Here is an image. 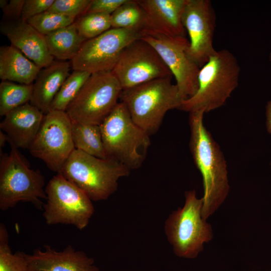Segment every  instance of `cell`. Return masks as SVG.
<instances>
[{
	"label": "cell",
	"mask_w": 271,
	"mask_h": 271,
	"mask_svg": "<svg viewBox=\"0 0 271 271\" xmlns=\"http://www.w3.org/2000/svg\"><path fill=\"white\" fill-rule=\"evenodd\" d=\"M190 148L203 178L204 196L202 217L206 220L224 201L229 192L224 156L203 123L204 112H189Z\"/></svg>",
	"instance_id": "obj_1"
},
{
	"label": "cell",
	"mask_w": 271,
	"mask_h": 271,
	"mask_svg": "<svg viewBox=\"0 0 271 271\" xmlns=\"http://www.w3.org/2000/svg\"><path fill=\"white\" fill-rule=\"evenodd\" d=\"M99 125L106 158L130 170L139 168L151 144L150 136L132 120L124 104L118 102Z\"/></svg>",
	"instance_id": "obj_4"
},
{
	"label": "cell",
	"mask_w": 271,
	"mask_h": 271,
	"mask_svg": "<svg viewBox=\"0 0 271 271\" xmlns=\"http://www.w3.org/2000/svg\"><path fill=\"white\" fill-rule=\"evenodd\" d=\"M144 11L147 30L172 37H186L182 15L187 0H137Z\"/></svg>",
	"instance_id": "obj_17"
},
{
	"label": "cell",
	"mask_w": 271,
	"mask_h": 271,
	"mask_svg": "<svg viewBox=\"0 0 271 271\" xmlns=\"http://www.w3.org/2000/svg\"><path fill=\"white\" fill-rule=\"evenodd\" d=\"M269 59H270V60L271 61V53H270V54L269 55Z\"/></svg>",
	"instance_id": "obj_35"
},
{
	"label": "cell",
	"mask_w": 271,
	"mask_h": 271,
	"mask_svg": "<svg viewBox=\"0 0 271 271\" xmlns=\"http://www.w3.org/2000/svg\"><path fill=\"white\" fill-rule=\"evenodd\" d=\"M122 91L112 71L91 74L66 112L73 122L99 125L118 104Z\"/></svg>",
	"instance_id": "obj_8"
},
{
	"label": "cell",
	"mask_w": 271,
	"mask_h": 271,
	"mask_svg": "<svg viewBox=\"0 0 271 271\" xmlns=\"http://www.w3.org/2000/svg\"><path fill=\"white\" fill-rule=\"evenodd\" d=\"M79 34L85 40L96 37L111 28L110 15L86 13L75 21Z\"/></svg>",
	"instance_id": "obj_26"
},
{
	"label": "cell",
	"mask_w": 271,
	"mask_h": 271,
	"mask_svg": "<svg viewBox=\"0 0 271 271\" xmlns=\"http://www.w3.org/2000/svg\"><path fill=\"white\" fill-rule=\"evenodd\" d=\"M43 216L48 225H73L80 230L88 224L94 212L92 200L60 174L48 183Z\"/></svg>",
	"instance_id": "obj_9"
},
{
	"label": "cell",
	"mask_w": 271,
	"mask_h": 271,
	"mask_svg": "<svg viewBox=\"0 0 271 271\" xmlns=\"http://www.w3.org/2000/svg\"><path fill=\"white\" fill-rule=\"evenodd\" d=\"M9 137L3 130L0 131V148L1 150L3 148L6 142H8Z\"/></svg>",
	"instance_id": "obj_34"
},
{
	"label": "cell",
	"mask_w": 271,
	"mask_h": 271,
	"mask_svg": "<svg viewBox=\"0 0 271 271\" xmlns=\"http://www.w3.org/2000/svg\"><path fill=\"white\" fill-rule=\"evenodd\" d=\"M41 69L12 45L0 48V78L20 84H33Z\"/></svg>",
	"instance_id": "obj_20"
},
{
	"label": "cell",
	"mask_w": 271,
	"mask_h": 271,
	"mask_svg": "<svg viewBox=\"0 0 271 271\" xmlns=\"http://www.w3.org/2000/svg\"><path fill=\"white\" fill-rule=\"evenodd\" d=\"M33 90V84L2 81L0 84V115L5 116L12 110L30 102Z\"/></svg>",
	"instance_id": "obj_24"
},
{
	"label": "cell",
	"mask_w": 271,
	"mask_h": 271,
	"mask_svg": "<svg viewBox=\"0 0 271 271\" xmlns=\"http://www.w3.org/2000/svg\"><path fill=\"white\" fill-rule=\"evenodd\" d=\"M75 19L45 12L30 18L27 22L41 34L46 36L73 24Z\"/></svg>",
	"instance_id": "obj_28"
},
{
	"label": "cell",
	"mask_w": 271,
	"mask_h": 271,
	"mask_svg": "<svg viewBox=\"0 0 271 271\" xmlns=\"http://www.w3.org/2000/svg\"><path fill=\"white\" fill-rule=\"evenodd\" d=\"M157 51L174 76L180 96L184 100L193 96L198 88L200 68L188 57L189 40L186 37H172L149 30L141 38Z\"/></svg>",
	"instance_id": "obj_12"
},
{
	"label": "cell",
	"mask_w": 271,
	"mask_h": 271,
	"mask_svg": "<svg viewBox=\"0 0 271 271\" xmlns=\"http://www.w3.org/2000/svg\"><path fill=\"white\" fill-rule=\"evenodd\" d=\"M25 256L29 271H99L93 258L71 245L61 251L45 245Z\"/></svg>",
	"instance_id": "obj_16"
},
{
	"label": "cell",
	"mask_w": 271,
	"mask_h": 271,
	"mask_svg": "<svg viewBox=\"0 0 271 271\" xmlns=\"http://www.w3.org/2000/svg\"><path fill=\"white\" fill-rule=\"evenodd\" d=\"M72 121L66 111L50 110L44 115L40 129L29 150L51 171L60 173L75 149L72 137Z\"/></svg>",
	"instance_id": "obj_10"
},
{
	"label": "cell",
	"mask_w": 271,
	"mask_h": 271,
	"mask_svg": "<svg viewBox=\"0 0 271 271\" xmlns=\"http://www.w3.org/2000/svg\"><path fill=\"white\" fill-rule=\"evenodd\" d=\"M203 199L194 190L185 193L182 208L173 212L167 219L165 230L174 253L178 256L193 258L203 249V244L212 237L210 225L202 217Z\"/></svg>",
	"instance_id": "obj_7"
},
{
	"label": "cell",
	"mask_w": 271,
	"mask_h": 271,
	"mask_svg": "<svg viewBox=\"0 0 271 271\" xmlns=\"http://www.w3.org/2000/svg\"><path fill=\"white\" fill-rule=\"evenodd\" d=\"M9 154L1 152L0 209L5 211L19 202H31L41 209V199H47L45 178L39 170H34L19 152L18 148L8 139Z\"/></svg>",
	"instance_id": "obj_6"
},
{
	"label": "cell",
	"mask_w": 271,
	"mask_h": 271,
	"mask_svg": "<svg viewBox=\"0 0 271 271\" xmlns=\"http://www.w3.org/2000/svg\"><path fill=\"white\" fill-rule=\"evenodd\" d=\"M1 31L16 47L41 69L51 65L54 58L50 54L45 36L27 21L21 19L1 23Z\"/></svg>",
	"instance_id": "obj_15"
},
{
	"label": "cell",
	"mask_w": 271,
	"mask_h": 271,
	"mask_svg": "<svg viewBox=\"0 0 271 271\" xmlns=\"http://www.w3.org/2000/svg\"><path fill=\"white\" fill-rule=\"evenodd\" d=\"M44 114L31 103L8 113L0 127L17 148L29 149L42 124Z\"/></svg>",
	"instance_id": "obj_18"
},
{
	"label": "cell",
	"mask_w": 271,
	"mask_h": 271,
	"mask_svg": "<svg viewBox=\"0 0 271 271\" xmlns=\"http://www.w3.org/2000/svg\"><path fill=\"white\" fill-rule=\"evenodd\" d=\"M130 170L108 158L101 159L75 149L60 174L84 192L92 201L107 199L117 189L118 180Z\"/></svg>",
	"instance_id": "obj_5"
},
{
	"label": "cell",
	"mask_w": 271,
	"mask_h": 271,
	"mask_svg": "<svg viewBox=\"0 0 271 271\" xmlns=\"http://www.w3.org/2000/svg\"><path fill=\"white\" fill-rule=\"evenodd\" d=\"M265 114L267 130L269 133L271 134V99L267 103L266 105Z\"/></svg>",
	"instance_id": "obj_33"
},
{
	"label": "cell",
	"mask_w": 271,
	"mask_h": 271,
	"mask_svg": "<svg viewBox=\"0 0 271 271\" xmlns=\"http://www.w3.org/2000/svg\"><path fill=\"white\" fill-rule=\"evenodd\" d=\"M9 235L6 227L0 225V271H29L23 252L13 253L9 245Z\"/></svg>",
	"instance_id": "obj_27"
},
{
	"label": "cell",
	"mask_w": 271,
	"mask_h": 271,
	"mask_svg": "<svg viewBox=\"0 0 271 271\" xmlns=\"http://www.w3.org/2000/svg\"><path fill=\"white\" fill-rule=\"evenodd\" d=\"M72 137L75 149L101 159H105L100 125L72 121Z\"/></svg>",
	"instance_id": "obj_22"
},
{
	"label": "cell",
	"mask_w": 271,
	"mask_h": 271,
	"mask_svg": "<svg viewBox=\"0 0 271 271\" xmlns=\"http://www.w3.org/2000/svg\"><path fill=\"white\" fill-rule=\"evenodd\" d=\"M111 28L135 29L144 31L148 29L145 13L137 0H127L110 15Z\"/></svg>",
	"instance_id": "obj_23"
},
{
	"label": "cell",
	"mask_w": 271,
	"mask_h": 271,
	"mask_svg": "<svg viewBox=\"0 0 271 271\" xmlns=\"http://www.w3.org/2000/svg\"><path fill=\"white\" fill-rule=\"evenodd\" d=\"M127 1V0H91L86 13H99L111 15Z\"/></svg>",
	"instance_id": "obj_31"
},
{
	"label": "cell",
	"mask_w": 271,
	"mask_h": 271,
	"mask_svg": "<svg viewBox=\"0 0 271 271\" xmlns=\"http://www.w3.org/2000/svg\"><path fill=\"white\" fill-rule=\"evenodd\" d=\"M25 0H1L0 7L8 20L21 19Z\"/></svg>",
	"instance_id": "obj_32"
},
{
	"label": "cell",
	"mask_w": 271,
	"mask_h": 271,
	"mask_svg": "<svg viewBox=\"0 0 271 271\" xmlns=\"http://www.w3.org/2000/svg\"><path fill=\"white\" fill-rule=\"evenodd\" d=\"M91 0H55L47 11L76 18L85 14Z\"/></svg>",
	"instance_id": "obj_29"
},
{
	"label": "cell",
	"mask_w": 271,
	"mask_h": 271,
	"mask_svg": "<svg viewBox=\"0 0 271 271\" xmlns=\"http://www.w3.org/2000/svg\"><path fill=\"white\" fill-rule=\"evenodd\" d=\"M143 31L111 28L86 40L71 60L73 70L93 74L112 71L125 48L142 37Z\"/></svg>",
	"instance_id": "obj_11"
},
{
	"label": "cell",
	"mask_w": 271,
	"mask_h": 271,
	"mask_svg": "<svg viewBox=\"0 0 271 271\" xmlns=\"http://www.w3.org/2000/svg\"><path fill=\"white\" fill-rule=\"evenodd\" d=\"M90 75L85 71L73 70L66 79L55 97L51 110L66 111Z\"/></svg>",
	"instance_id": "obj_25"
},
{
	"label": "cell",
	"mask_w": 271,
	"mask_h": 271,
	"mask_svg": "<svg viewBox=\"0 0 271 271\" xmlns=\"http://www.w3.org/2000/svg\"><path fill=\"white\" fill-rule=\"evenodd\" d=\"M183 25L189 37L187 54L201 68L216 50L213 47L216 15L209 0H187Z\"/></svg>",
	"instance_id": "obj_14"
},
{
	"label": "cell",
	"mask_w": 271,
	"mask_h": 271,
	"mask_svg": "<svg viewBox=\"0 0 271 271\" xmlns=\"http://www.w3.org/2000/svg\"><path fill=\"white\" fill-rule=\"evenodd\" d=\"M45 36L50 54L63 61L72 60L86 41L79 34L75 22Z\"/></svg>",
	"instance_id": "obj_21"
},
{
	"label": "cell",
	"mask_w": 271,
	"mask_h": 271,
	"mask_svg": "<svg viewBox=\"0 0 271 271\" xmlns=\"http://www.w3.org/2000/svg\"><path fill=\"white\" fill-rule=\"evenodd\" d=\"M172 77L156 79L121 93L120 102L135 123L150 136L158 131L167 112L180 109L183 101Z\"/></svg>",
	"instance_id": "obj_3"
},
{
	"label": "cell",
	"mask_w": 271,
	"mask_h": 271,
	"mask_svg": "<svg viewBox=\"0 0 271 271\" xmlns=\"http://www.w3.org/2000/svg\"><path fill=\"white\" fill-rule=\"evenodd\" d=\"M112 72L122 90L173 75L154 48L142 38L127 45Z\"/></svg>",
	"instance_id": "obj_13"
},
{
	"label": "cell",
	"mask_w": 271,
	"mask_h": 271,
	"mask_svg": "<svg viewBox=\"0 0 271 271\" xmlns=\"http://www.w3.org/2000/svg\"><path fill=\"white\" fill-rule=\"evenodd\" d=\"M70 67L67 61H54L51 65L42 68L33 83L30 103L44 114L50 111L55 97L70 74Z\"/></svg>",
	"instance_id": "obj_19"
},
{
	"label": "cell",
	"mask_w": 271,
	"mask_h": 271,
	"mask_svg": "<svg viewBox=\"0 0 271 271\" xmlns=\"http://www.w3.org/2000/svg\"><path fill=\"white\" fill-rule=\"evenodd\" d=\"M240 68L229 51H217L200 68L198 88L192 97L184 100L180 109L204 113L222 106L237 87Z\"/></svg>",
	"instance_id": "obj_2"
},
{
	"label": "cell",
	"mask_w": 271,
	"mask_h": 271,
	"mask_svg": "<svg viewBox=\"0 0 271 271\" xmlns=\"http://www.w3.org/2000/svg\"><path fill=\"white\" fill-rule=\"evenodd\" d=\"M55 0H25L21 19L27 21L34 16L47 12Z\"/></svg>",
	"instance_id": "obj_30"
}]
</instances>
